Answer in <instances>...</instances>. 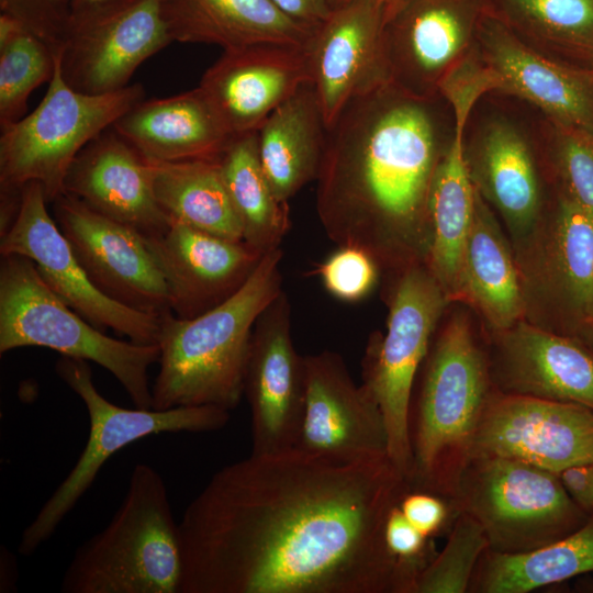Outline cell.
Returning <instances> with one entry per match:
<instances>
[{
	"mask_svg": "<svg viewBox=\"0 0 593 593\" xmlns=\"http://www.w3.org/2000/svg\"><path fill=\"white\" fill-rule=\"evenodd\" d=\"M410 489L390 460L250 454L214 473L178 523L180 593H403L384 526Z\"/></svg>",
	"mask_w": 593,
	"mask_h": 593,
	"instance_id": "6da1fadb",
	"label": "cell"
},
{
	"mask_svg": "<svg viewBox=\"0 0 593 593\" xmlns=\"http://www.w3.org/2000/svg\"><path fill=\"white\" fill-rule=\"evenodd\" d=\"M430 99L388 83L353 98L327 128L316 212L338 246L394 272L425 259L427 200L440 145Z\"/></svg>",
	"mask_w": 593,
	"mask_h": 593,
	"instance_id": "7a4b0ae2",
	"label": "cell"
},
{
	"mask_svg": "<svg viewBox=\"0 0 593 593\" xmlns=\"http://www.w3.org/2000/svg\"><path fill=\"white\" fill-rule=\"evenodd\" d=\"M282 256L281 248L265 254L234 295L199 316L160 315L152 409L210 405L231 411L238 405L255 323L282 291Z\"/></svg>",
	"mask_w": 593,
	"mask_h": 593,
	"instance_id": "3957f363",
	"label": "cell"
},
{
	"mask_svg": "<svg viewBox=\"0 0 593 593\" xmlns=\"http://www.w3.org/2000/svg\"><path fill=\"white\" fill-rule=\"evenodd\" d=\"M433 340L411 400L409 484L450 502L493 388L486 347L465 312L452 313Z\"/></svg>",
	"mask_w": 593,
	"mask_h": 593,
	"instance_id": "277c9868",
	"label": "cell"
},
{
	"mask_svg": "<svg viewBox=\"0 0 593 593\" xmlns=\"http://www.w3.org/2000/svg\"><path fill=\"white\" fill-rule=\"evenodd\" d=\"M182 558L163 477L134 466L110 523L80 545L61 579L64 593H180Z\"/></svg>",
	"mask_w": 593,
	"mask_h": 593,
	"instance_id": "5b68a950",
	"label": "cell"
},
{
	"mask_svg": "<svg viewBox=\"0 0 593 593\" xmlns=\"http://www.w3.org/2000/svg\"><path fill=\"white\" fill-rule=\"evenodd\" d=\"M44 347L61 356L93 361L111 372L135 407L152 409L149 368L159 346L110 337L66 304L21 255H1L0 354Z\"/></svg>",
	"mask_w": 593,
	"mask_h": 593,
	"instance_id": "8992f818",
	"label": "cell"
},
{
	"mask_svg": "<svg viewBox=\"0 0 593 593\" xmlns=\"http://www.w3.org/2000/svg\"><path fill=\"white\" fill-rule=\"evenodd\" d=\"M145 98L142 85L103 94L72 89L63 78L59 56L40 104L1 130L0 193L42 184L48 203L64 193V180L82 148Z\"/></svg>",
	"mask_w": 593,
	"mask_h": 593,
	"instance_id": "52a82bcc",
	"label": "cell"
},
{
	"mask_svg": "<svg viewBox=\"0 0 593 593\" xmlns=\"http://www.w3.org/2000/svg\"><path fill=\"white\" fill-rule=\"evenodd\" d=\"M55 371L85 403L89 416V435L70 472L22 532L19 552L23 556L33 555L53 536L91 486L105 461L119 450L160 433L220 430L230 421V411L210 405L163 411L118 406L98 391L87 360L61 356L55 365Z\"/></svg>",
	"mask_w": 593,
	"mask_h": 593,
	"instance_id": "ba28073f",
	"label": "cell"
},
{
	"mask_svg": "<svg viewBox=\"0 0 593 593\" xmlns=\"http://www.w3.org/2000/svg\"><path fill=\"white\" fill-rule=\"evenodd\" d=\"M450 504L483 528L489 550L519 553L563 538L590 515L558 473L515 459L474 457L463 469Z\"/></svg>",
	"mask_w": 593,
	"mask_h": 593,
	"instance_id": "9c48e42d",
	"label": "cell"
},
{
	"mask_svg": "<svg viewBox=\"0 0 593 593\" xmlns=\"http://www.w3.org/2000/svg\"><path fill=\"white\" fill-rule=\"evenodd\" d=\"M393 279L387 294V332L374 333L368 342L361 385L383 414L390 461L409 482L414 383L437 325L451 303L423 262L404 268Z\"/></svg>",
	"mask_w": 593,
	"mask_h": 593,
	"instance_id": "30bf717a",
	"label": "cell"
},
{
	"mask_svg": "<svg viewBox=\"0 0 593 593\" xmlns=\"http://www.w3.org/2000/svg\"><path fill=\"white\" fill-rule=\"evenodd\" d=\"M512 245L524 320L593 347V215L558 193L535 227Z\"/></svg>",
	"mask_w": 593,
	"mask_h": 593,
	"instance_id": "8fae6325",
	"label": "cell"
},
{
	"mask_svg": "<svg viewBox=\"0 0 593 593\" xmlns=\"http://www.w3.org/2000/svg\"><path fill=\"white\" fill-rule=\"evenodd\" d=\"M170 43L160 0H111L72 12L58 53L60 72L79 92H114Z\"/></svg>",
	"mask_w": 593,
	"mask_h": 593,
	"instance_id": "7c38bea8",
	"label": "cell"
},
{
	"mask_svg": "<svg viewBox=\"0 0 593 593\" xmlns=\"http://www.w3.org/2000/svg\"><path fill=\"white\" fill-rule=\"evenodd\" d=\"M47 204L41 183L32 181L22 187L13 220L0 232V255L31 259L49 289L96 328L112 329L136 344H157L160 316L131 309L98 290Z\"/></svg>",
	"mask_w": 593,
	"mask_h": 593,
	"instance_id": "4fadbf2b",
	"label": "cell"
},
{
	"mask_svg": "<svg viewBox=\"0 0 593 593\" xmlns=\"http://www.w3.org/2000/svg\"><path fill=\"white\" fill-rule=\"evenodd\" d=\"M488 0H393L385 25L391 83L432 99L477 47Z\"/></svg>",
	"mask_w": 593,
	"mask_h": 593,
	"instance_id": "5bb4252c",
	"label": "cell"
},
{
	"mask_svg": "<svg viewBox=\"0 0 593 593\" xmlns=\"http://www.w3.org/2000/svg\"><path fill=\"white\" fill-rule=\"evenodd\" d=\"M305 405L294 449L336 463H373L389 458L383 414L343 358L324 350L304 356Z\"/></svg>",
	"mask_w": 593,
	"mask_h": 593,
	"instance_id": "9a60e30c",
	"label": "cell"
},
{
	"mask_svg": "<svg viewBox=\"0 0 593 593\" xmlns=\"http://www.w3.org/2000/svg\"><path fill=\"white\" fill-rule=\"evenodd\" d=\"M559 473L593 461V410L567 402L507 394L492 389L471 450Z\"/></svg>",
	"mask_w": 593,
	"mask_h": 593,
	"instance_id": "2e32d148",
	"label": "cell"
},
{
	"mask_svg": "<svg viewBox=\"0 0 593 593\" xmlns=\"http://www.w3.org/2000/svg\"><path fill=\"white\" fill-rule=\"evenodd\" d=\"M305 390V361L292 342L291 305L282 290L259 315L251 335L244 385L250 409L251 454L295 448Z\"/></svg>",
	"mask_w": 593,
	"mask_h": 593,
	"instance_id": "e0dca14e",
	"label": "cell"
},
{
	"mask_svg": "<svg viewBox=\"0 0 593 593\" xmlns=\"http://www.w3.org/2000/svg\"><path fill=\"white\" fill-rule=\"evenodd\" d=\"M52 204L57 226L98 290L145 313L170 311L165 279L139 232L67 193Z\"/></svg>",
	"mask_w": 593,
	"mask_h": 593,
	"instance_id": "ac0fdd59",
	"label": "cell"
},
{
	"mask_svg": "<svg viewBox=\"0 0 593 593\" xmlns=\"http://www.w3.org/2000/svg\"><path fill=\"white\" fill-rule=\"evenodd\" d=\"M392 1L348 0L315 29L307 49L327 128L353 98L391 83L384 37Z\"/></svg>",
	"mask_w": 593,
	"mask_h": 593,
	"instance_id": "d6986e66",
	"label": "cell"
},
{
	"mask_svg": "<svg viewBox=\"0 0 593 593\" xmlns=\"http://www.w3.org/2000/svg\"><path fill=\"white\" fill-rule=\"evenodd\" d=\"M165 279L169 307L192 318L234 295L264 255L243 240L213 235L168 220L160 232L144 236Z\"/></svg>",
	"mask_w": 593,
	"mask_h": 593,
	"instance_id": "ffe728a7",
	"label": "cell"
},
{
	"mask_svg": "<svg viewBox=\"0 0 593 593\" xmlns=\"http://www.w3.org/2000/svg\"><path fill=\"white\" fill-rule=\"evenodd\" d=\"M477 49L495 78V91L534 104L553 126L593 131V69L545 56L489 9L479 26Z\"/></svg>",
	"mask_w": 593,
	"mask_h": 593,
	"instance_id": "44dd1931",
	"label": "cell"
},
{
	"mask_svg": "<svg viewBox=\"0 0 593 593\" xmlns=\"http://www.w3.org/2000/svg\"><path fill=\"white\" fill-rule=\"evenodd\" d=\"M492 388L593 410V347L525 320L490 334Z\"/></svg>",
	"mask_w": 593,
	"mask_h": 593,
	"instance_id": "7402d4cb",
	"label": "cell"
},
{
	"mask_svg": "<svg viewBox=\"0 0 593 593\" xmlns=\"http://www.w3.org/2000/svg\"><path fill=\"white\" fill-rule=\"evenodd\" d=\"M312 81L305 46L256 44L224 49L202 89L232 135L257 131L302 85Z\"/></svg>",
	"mask_w": 593,
	"mask_h": 593,
	"instance_id": "603a6c76",
	"label": "cell"
},
{
	"mask_svg": "<svg viewBox=\"0 0 593 593\" xmlns=\"http://www.w3.org/2000/svg\"><path fill=\"white\" fill-rule=\"evenodd\" d=\"M64 193L125 224L143 236L168 224L153 187V166L111 126L77 155L64 180Z\"/></svg>",
	"mask_w": 593,
	"mask_h": 593,
	"instance_id": "cb8c5ba5",
	"label": "cell"
},
{
	"mask_svg": "<svg viewBox=\"0 0 593 593\" xmlns=\"http://www.w3.org/2000/svg\"><path fill=\"white\" fill-rule=\"evenodd\" d=\"M474 189L506 226L512 244L537 224L545 208L535 157L523 134L506 121L486 124L465 146Z\"/></svg>",
	"mask_w": 593,
	"mask_h": 593,
	"instance_id": "d4e9b609",
	"label": "cell"
},
{
	"mask_svg": "<svg viewBox=\"0 0 593 593\" xmlns=\"http://www.w3.org/2000/svg\"><path fill=\"white\" fill-rule=\"evenodd\" d=\"M112 127L157 161L219 158L234 136L200 87L167 98H144Z\"/></svg>",
	"mask_w": 593,
	"mask_h": 593,
	"instance_id": "484cf974",
	"label": "cell"
},
{
	"mask_svg": "<svg viewBox=\"0 0 593 593\" xmlns=\"http://www.w3.org/2000/svg\"><path fill=\"white\" fill-rule=\"evenodd\" d=\"M471 108L457 105L456 133L444 147L427 200L428 242L424 264L450 303L459 301L466 243L474 212L475 189L465 156V127Z\"/></svg>",
	"mask_w": 593,
	"mask_h": 593,
	"instance_id": "4316f807",
	"label": "cell"
},
{
	"mask_svg": "<svg viewBox=\"0 0 593 593\" xmlns=\"http://www.w3.org/2000/svg\"><path fill=\"white\" fill-rule=\"evenodd\" d=\"M172 42L224 49L256 44L305 46L316 27L284 15L271 0H160Z\"/></svg>",
	"mask_w": 593,
	"mask_h": 593,
	"instance_id": "83f0119b",
	"label": "cell"
},
{
	"mask_svg": "<svg viewBox=\"0 0 593 593\" xmlns=\"http://www.w3.org/2000/svg\"><path fill=\"white\" fill-rule=\"evenodd\" d=\"M495 212L475 190L474 212L466 243L458 303L471 306L490 334L524 320V296L511 239Z\"/></svg>",
	"mask_w": 593,
	"mask_h": 593,
	"instance_id": "f1b7e54d",
	"label": "cell"
},
{
	"mask_svg": "<svg viewBox=\"0 0 593 593\" xmlns=\"http://www.w3.org/2000/svg\"><path fill=\"white\" fill-rule=\"evenodd\" d=\"M327 126L312 81L302 85L257 130L258 154L277 197L288 203L316 180Z\"/></svg>",
	"mask_w": 593,
	"mask_h": 593,
	"instance_id": "f546056e",
	"label": "cell"
},
{
	"mask_svg": "<svg viewBox=\"0 0 593 593\" xmlns=\"http://www.w3.org/2000/svg\"><path fill=\"white\" fill-rule=\"evenodd\" d=\"M150 161L154 194L168 220L243 240L242 225L226 190L219 158Z\"/></svg>",
	"mask_w": 593,
	"mask_h": 593,
	"instance_id": "4dcf8cb0",
	"label": "cell"
},
{
	"mask_svg": "<svg viewBox=\"0 0 593 593\" xmlns=\"http://www.w3.org/2000/svg\"><path fill=\"white\" fill-rule=\"evenodd\" d=\"M593 572V514L570 535L519 553L486 550L469 592L527 593Z\"/></svg>",
	"mask_w": 593,
	"mask_h": 593,
	"instance_id": "1f68e13d",
	"label": "cell"
},
{
	"mask_svg": "<svg viewBox=\"0 0 593 593\" xmlns=\"http://www.w3.org/2000/svg\"><path fill=\"white\" fill-rule=\"evenodd\" d=\"M223 180L243 231V240L265 255L280 248L291 222L262 169L257 131L232 137L219 156Z\"/></svg>",
	"mask_w": 593,
	"mask_h": 593,
	"instance_id": "d6a6232c",
	"label": "cell"
},
{
	"mask_svg": "<svg viewBox=\"0 0 593 593\" xmlns=\"http://www.w3.org/2000/svg\"><path fill=\"white\" fill-rule=\"evenodd\" d=\"M489 10L533 47L593 64V0H488Z\"/></svg>",
	"mask_w": 593,
	"mask_h": 593,
	"instance_id": "836d02e7",
	"label": "cell"
},
{
	"mask_svg": "<svg viewBox=\"0 0 593 593\" xmlns=\"http://www.w3.org/2000/svg\"><path fill=\"white\" fill-rule=\"evenodd\" d=\"M58 53L27 29L0 46V128L25 116L30 94L54 76Z\"/></svg>",
	"mask_w": 593,
	"mask_h": 593,
	"instance_id": "e575fe53",
	"label": "cell"
},
{
	"mask_svg": "<svg viewBox=\"0 0 593 593\" xmlns=\"http://www.w3.org/2000/svg\"><path fill=\"white\" fill-rule=\"evenodd\" d=\"M441 551L418 573L412 593H465L475 568L489 549L482 526L470 515L457 512Z\"/></svg>",
	"mask_w": 593,
	"mask_h": 593,
	"instance_id": "d590c367",
	"label": "cell"
},
{
	"mask_svg": "<svg viewBox=\"0 0 593 593\" xmlns=\"http://www.w3.org/2000/svg\"><path fill=\"white\" fill-rule=\"evenodd\" d=\"M553 127L551 168L558 193L593 215V131Z\"/></svg>",
	"mask_w": 593,
	"mask_h": 593,
	"instance_id": "8d00e7d4",
	"label": "cell"
},
{
	"mask_svg": "<svg viewBox=\"0 0 593 593\" xmlns=\"http://www.w3.org/2000/svg\"><path fill=\"white\" fill-rule=\"evenodd\" d=\"M380 272L379 265L368 253L351 246H338L314 270L324 289L344 302L366 299L376 289Z\"/></svg>",
	"mask_w": 593,
	"mask_h": 593,
	"instance_id": "74e56055",
	"label": "cell"
},
{
	"mask_svg": "<svg viewBox=\"0 0 593 593\" xmlns=\"http://www.w3.org/2000/svg\"><path fill=\"white\" fill-rule=\"evenodd\" d=\"M74 0H0L1 13L20 21L59 53Z\"/></svg>",
	"mask_w": 593,
	"mask_h": 593,
	"instance_id": "f35d334b",
	"label": "cell"
},
{
	"mask_svg": "<svg viewBox=\"0 0 593 593\" xmlns=\"http://www.w3.org/2000/svg\"><path fill=\"white\" fill-rule=\"evenodd\" d=\"M384 540L388 550L400 563L406 585L405 593H412L416 577L434 557L428 555V538L406 519L396 505L387 517Z\"/></svg>",
	"mask_w": 593,
	"mask_h": 593,
	"instance_id": "ab89813d",
	"label": "cell"
},
{
	"mask_svg": "<svg viewBox=\"0 0 593 593\" xmlns=\"http://www.w3.org/2000/svg\"><path fill=\"white\" fill-rule=\"evenodd\" d=\"M399 507L406 519L426 538L437 535L444 527L451 504L444 497L422 490L410 489Z\"/></svg>",
	"mask_w": 593,
	"mask_h": 593,
	"instance_id": "60d3db41",
	"label": "cell"
},
{
	"mask_svg": "<svg viewBox=\"0 0 593 593\" xmlns=\"http://www.w3.org/2000/svg\"><path fill=\"white\" fill-rule=\"evenodd\" d=\"M573 502L589 515L593 514V461L569 466L558 473Z\"/></svg>",
	"mask_w": 593,
	"mask_h": 593,
	"instance_id": "b9f144b4",
	"label": "cell"
},
{
	"mask_svg": "<svg viewBox=\"0 0 593 593\" xmlns=\"http://www.w3.org/2000/svg\"><path fill=\"white\" fill-rule=\"evenodd\" d=\"M288 18L295 22L317 27L332 13L328 0H271Z\"/></svg>",
	"mask_w": 593,
	"mask_h": 593,
	"instance_id": "7bdbcfd3",
	"label": "cell"
},
{
	"mask_svg": "<svg viewBox=\"0 0 593 593\" xmlns=\"http://www.w3.org/2000/svg\"><path fill=\"white\" fill-rule=\"evenodd\" d=\"M111 0H74L72 12L83 8L101 4Z\"/></svg>",
	"mask_w": 593,
	"mask_h": 593,
	"instance_id": "ee69618b",
	"label": "cell"
},
{
	"mask_svg": "<svg viewBox=\"0 0 593 593\" xmlns=\"http://www.w3.org/2000/svg\"><path fill=\"white\" fill-rule=\"evenodd\" d=\"M328 1L331 3L332 8L334 9V8L338 7V5L347 2L348 0H328Z\"/></svg>",
	"mask_w": 593,
	"mask_h": 593,
	"instance_id": "f6af8a7d",
	"label": "cell"
}]
</instances>
